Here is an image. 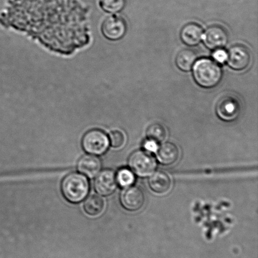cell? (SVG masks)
I'll return each instance as SVG.
<instances>
[{
	"label": "cell",
	"mask_w": 258,
	"mask_h": 258,
	"mask_svg": "<svg viewBox=\"0 0 258 258\" xmlns=\"http://www.w3.org/2000/svg\"><path fill=\"white\" fill-rule=\"evenodd\" d=\"M227 62L232 69L237 71L244 70L249 67L251 62V52L246 45H232L227 53Z\"/></svg>",
	"instance_id": "8992f818"
},
{
	"label": "cell",
	"mask_w": 258,
	"mask_h": 258,
	"mask_svg": "<svg viewBox=\"0 0 258 258\" xmlns=\"http://www.w3.org/2000/svg\"><path fill=\"white\" fill-rule=\"evenodd\" d=\"M120 201L122 206L127 211L135 212L143 207L145 197L143 190L139 187L131 186L122 191Z\"/></svg>",
	"instance_id": "30bf717a"
},
{
	"label": "cell",
	"mask_w": 258,
	"mask_h": 258,
	"mask_svg": "<svg viewBox=\"0 0 258 258\" xmlns=\"http://www.w3.org/2000/svg\"><path fill=\"white\" fill-rule=\"evenodd\" d=\"M101 166L100 159L93 156H85L80 159L78 168L81 173L88 177L94 178L99 173Z\"/></svg>",
	"instance_id": "9a60e30c"
},
{
	"label": "cell",
	"mask_w": 258,
	"mask_h": 258,
	"mask_svg": "<svg viewBox=\"0 0 258 258\" xmlns=\"http://www.w3.org/2000/svg\"><path fill=\"white\" fill-rule=\"evenodd\" d=\"M104 203L101 197L97 195L90 196L86 200L84 207L86 212L90 216H96L102 213Z\"/></svg>",
	"instance_id": "e0dca14e"
},
{
	"label": "cell",
	"mask_w": 258,
	"mask_h": 258,
	"mask_svg": "<svg viewBox=\"0 0 258 258\" xmlns=\"http://www.w3.org/2000/svg\"><path fill=\"white\" fill-rule=\"evenodd\" d=\"M99 4L105 12L115 14L124 9L126 0H100Z\"/></svg>",
	"instance_id": "d6986e66"
},
{
	"label": "cell",
	"mask_w": 258,
	"mask_h": 258,
	"mask_svg": "<svg viewBox=\"0 0 258 258\" xmlns=\"http://www.w3.org/2000/svg\"><path fill=\"white\" fill-rule=\"evenodd\" d=\"M193 75L197 84L209 88L218 84L222 79V72L221 67L214 60L202 58L195 64Z\"/></svg>",
	"instance_id": "7a4b0ae2"
},
{
	"label": "cell",
	"mask_w": 258,
	"mask_h": 258,
	"mask_svg": "<svg viewBox=\"0 0 258 258\" xmlns=\"http://www.w3.org/2000/svg\"><path fill=\"white\" fill-rule=\"evenodd\" d=\"M110 138L111 145H112L113 148H120L124 143V135L120 131H112L110 133Z\"/></svg>",
	"instance_id": "44dd1931"
},
{
	"label": "cell",
	"mask_w": 258,
	"mask_h": 258,
	"mask_svg": "<svg viewBox=\"0 0 258 258\" xmlns=\"http://www.w3.org/2000/svg\"><path fill=\"white\" fill-rule=\"evenodd\" d=\"M179 151L175 144L166 142L157 149L156 157L158 161L164 166H169L176 163L179 158Z\"/></svg>",
	"instance_id": "4fadbf2b"
},
{
	"label": "cell",
	"mask_w": 258,
	"mask_h": 258,
	"mask_svg": "<svg viewBox=\"0 0 258 258\" xmlns=\"http://www.w3.org/2000/svg\"><path fill=\"white\" fill-rule=\"evenodd\" d=\"M213 57L217 62L223 63L227 61V53L222 49H216L213 53Z\"/></svg>",
	"instance_id": "7402d4cb"
},
{
	"label": "cell",
	"mask_w": 258,
	"mask_h": 258,
	"mask_svg": "<svg viewBox=\"0 0 258 258\" xmlns=\"http://www.w3.org/2000/svg\"><path fill=\"white\" fill-rule=\"evenodd\" d=\"M89 12L79 0H10L0 22L68 57L90 44Z\"/></svg>",
	"instance_id": "6da1fadb"
},
{
	"label": "cell",
	"mask_w": 258,
	"mask_h": 258,
	"mask_svg": "<svg viewBox=\"0 0 258 258\" xmlns=\"http://www.w3.org/2000/svg\"><path fill=\"white\" fill-rule=\"evenodd\" d=\"M203 29L196 23H189L184 25L180 34L182 41L189 46L198 45L203 39Z\"/></svg>",
	"instance_id": "7c38bea8"
},
{
	"label": "cell",
	"mask_w": 258,
	"mask_h": 258,
	"mask_svg": "<svg viewBox=\"0 0 258 258\" xmlns=\"http://www.w3.org/2000/svg\"><path fill=\"white\" fill-rule=\"evenodd\" d=\"M127 28V24L123 18L112 15L107 17L103 22L102 32L107 39L118 40L124 36Z\"/></svg>",
	"instance_id": "ba28073f"
},
{
	"label": "cell",
	"mask_w": 258,
	"mask_h": 258,
	"mask_svg": "<svg viewBox=\"0 0 258 258\" xmlns=\"http://www.w3.org/2000/svg\"><path fill=\"white\" fill-rule=\"evenodd\" d=\"M117 186L114 172L105 170L98 174L95 181V188L97 193L103 196H107L114 191Z\"/></svg>",
	"instance_id": "8fae6325"
},
{
	"label": "cell",
	"mask_w": 258,
	"mask_h": 258,
	"mask_svg": "<svg viewBox=\"0 0 258 258\" xmlns=\"http://www.w3.org/2000/svg\"><path fill=\"white\" fill-rule=\"evenodd\" d=\"M82 144L83 148L87 152L101 155L107 150L109 146V139L103 131L95 129L85 134Z\"/></svg>",
	"instance_id": "277c9868"
},
{
	"label": "cell",
	"mask_w": 258,
	"mask_h": 258,
	"mask_svg": "<svg viewBox=\"0 0 258 258\" xmlns=\"http://www.w3.org/2000/svg\"><path fill=\"white\" fill-rule=\"evenodd\" d=\"M205 45L210 49H222L226 46L229 40L226 30L220 25H212L207 28L203 35Z\"/></svg>",
	"instance_id": "9c48e42d"
},
{
	"label": "cell",
	"mask_w": 258,
	"mask_h": 258,
	"mask_svg": "<svg viewBox=\"0 0 258 258\" xmlns=\"http://www.w3.org/2000/svg\"><path fill=\"white\" fill-rule=\"evenodd\" d=\"M144 148L150 151H156L157 147L156 143L153 141L149 140L144 144Z\"/></svg>",
	"instance_id": "603a6c76"
},
{
	"label": "cell",
	"mask_w": 258,
	"mask_h": 258,
	"mask_svg": "<svg viewBox=\"0 0 258 258\" xmlns=\"http://www.w3.org/2000/svg\"><path fill=\"white\" fill-rule=\"evenodd\" d=\"M63 195L72 203H79L89 191L88 179L82 174L72 173L66 177L62 183Z\"/></svg>",
	"instance_id": "3957f363"
},
{
	"label": "cell",
	"mask_w": 258,
	"mask_h": 258,
	"mask_svg": "<svg viewBox=\"0 0 258 258\" xmlns=\"http://www.w3.org/2000/svg\"><path fill=\"white\" fill-rule=\"evenodd\" d=\"M197 53L191 49H184L178 53L176 58V64L179 69L188 72L191 69L197 59Z\"/></svg>",
	"instance_id": "2e32d148"
},
{
	"label": "cell",
	"mask_w": 258,
	"mask_h": 258,
	"mask_svg": "<svg viewBox=\"0 0 258 258\" xmlns=\"http://www.w3.org/2000/svg\"><path fill=\"white\" fill-rule=\"evenodd\" d=\"M239 100L232 95H226L220 98L216 106L217 116L222 120L232 121L236 120L241 113Z\"/></svg>",
	"instance_id": "52a82bcc"
},
{
	"label": "cell",
	"mask_w": 258,
	"mask_h": 258,
	"mask_svg": "<svg viewBox=\"0 0 258 258\" xmlns=\"http://www.w3.org/2000/svg\"><path fill=\"white\" fill-rule=\"evenodd\" d=\"M147 136L149 140L154 142H162L165 140L167 136L166 128L160 123H153L147 130Z\"/></svg>",
	"instance_id": "ac0fdd59"
},
{
	"label": "cell",
	"mask_w": 258,
	"mask_h": 258,
	"mask_svg": "<svg viewBox=\"0 0 258 258\" xmlns=\"http://www.w3.org/2000/svg\"><path fill=\"white\" fill-rule=\"evenodd\" d=\"M117 182L121 187H128L131 185L134 181V176L133 173L127 169H121L117 174Z\"/></svg>",
	"instance_id": "ffe728a7"
},
{
	"label": "cell",
	"mask_w": 258,
	"mask_h": 258,
	"mask_svg": "<svg viewBox=\"0 0 258 258\" xmlns=\"http://www.w3.org/2000/svg\"><path fill=\"white\" fill-rule=\"evenodd\" d=\"M129 166L137 175L146 177L155 170L156 163L150 154L143 150L136 151L129 158Z\"/></svg>",
	"instance_id": "5b68a950"
},
{
	"label": "cell",
	"mask_w": 258,
	"mask_h": 258,
	"mask_svg": "<svg viewBox=\"0 0 258 258\" xmlns=\"http://www.w3.org/2000/svg\"><path fill=\"white\" fill-rule=\"evenodd\" d=\"M149 185L154 192L163 194L169 190L171 186L170 177L165 172L159 171L153 174L149 179Z\"/></svg>",
	"instance_id": "5bb4252c"
}]
</instances>
